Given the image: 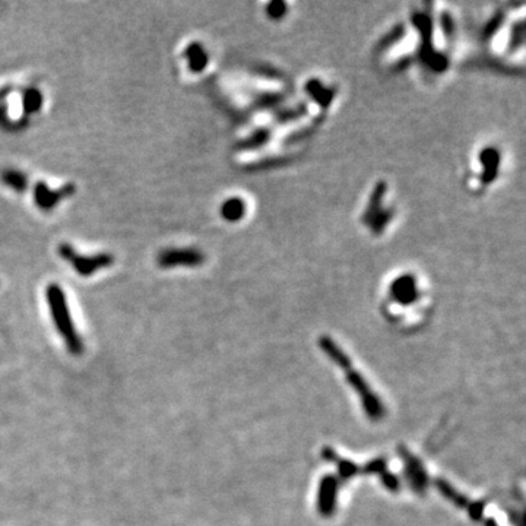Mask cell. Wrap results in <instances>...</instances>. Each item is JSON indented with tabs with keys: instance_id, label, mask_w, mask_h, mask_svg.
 <instances>
[{
	"instance_id": "cell-1",
	"label": "cell",
	"mask_w": 526,
	"mask_h": 526,
	"mask_svg": "<svg viewBox=\"0 0 526 526\" xmlns=\"http://www.w3.org/2000/svg\"><path fill=\"white\" fill-rule=\"evenodd\" d=\"M57 251H59L60 258L69 263V265H72V268L82 277L93 275V273L98 272L102 268L111 266L114 262V258L108 253H100L95 256L78 255L75 249L71 244H66V243L60 244Z\"/></svg>"
},
{
	"instance_id": "cell-2",
	"label": "cell",
	"mask_w": 526,
	"mask_h": 526,
	"mask_svg": "<svg viewBox=\"0 0 526 526\" xmlns=\"http://www.w3.org/2000/svg\"><path fill=\"white\" fill-rule=\"evenodd\" d=\"M47 299L50 303V310L53 315V319L56 322L57 329L67 338V341L71 344H75L76 336H75V330L72 326V320L69 316V312H67V306L65 300V294L59 285L52 284L47 288Z\"/></svg>"
},
{
	"instance_id": "cell-3",
	"label": "cell",
	"mask_w": 526,
	"mask_h": 526,
	"mask_svg": "<svg viewBox=\"0 0 526 526\" xmlns=\"http://www.w3.org/2000/svg\"><path fill=\"white\" fill-rule=\"evenodd\" d=\"M203 262V255L193 249H167L158 255V265L161 268L196 266Z\"/></svg>"
},
{
	"instance_id": "cell-4",
	"label": "cell",
	"mask_w": 526,
	"mask_h": 526,
	"mask_svg": "<svg viewBox=\"0 0 526 526\" xmlns=\"http://www.w3.org/2000/svg\"><path fill=\"white\" fill-rule=\"evenodd\" d=\"M73 192H75L73 185H66L60 190H53L47 185H45L44 181H38L37 185L34 186V201H36L38 208H41L44 211H50L63 198L73 194Z\"/></svg>"
},
{
	"instance_id": "cell-5",
	"label": "cell",
	"mask_w": 526,
	"mask_h": 526,
	"mask_svg": "<svg viewBox=\"0 0 526 526\" xmlns=\"http://www.w3.org/2000/svg\"><path fill=\"white\" fill-rule=\"evenodd\" d=\"M0 179H2V181L8 187L18 193H24L28 190V177L19 170L6 168L0 173Z\"/></svg>"
},
{
	"instance_id": "cell-6",
	"label": "cell",
	"mask_w": 526,
	"mask_h": 526,
	"mask_svg": "<svg viewBox=\"0 0 526 526\" xmlns=\"http://www.w3.org/2000/svg\"><path fill=\"white\" fill-rule=\"evenodd\" d=\"M22 107L27 116H31L34 113H38L43 107V95L38 88L30 87L22 94Z\"/></svg>"
},
{
	"instance_id": "cell-7",
	"label": "cell",
	"mask_w": 526,
	"mask_h": 526,
	"mask_svg": "<svg viewBox=\"0 0 526 526\" xmlns=\"http://www.w3.org/2000/svg\"><path fill=\"white\" fill-rule=\"evenodd\" d=\"M186 56L189 59V67L192 72H202V69L208 63V57L205 54L202 45L198 43L190 44L186 49Z\"/></svg>"
},
{
	"instance_id": "cell-8",
	"label": "cell",
	"mask_w": 526,
	"mask_h": 526,
	"mask_svg": "<svg viewBox=\"0 0 526 526\" xmlns=\"http://www.w3.org/2000/svg\"><path fill=\"white\" fill-rule=\"evenodd\" d=\"M221 209H222V215L225 216L227 220H236L237 216L240 215V202L238 201H228Z\"/></svg>"
}]
</instances>
